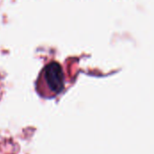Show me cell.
I'll return each instance as SVG.
<instances>
[{"instance_id": "obj_1", "label": "cell", "mask_w": 154, "mask_h": 154, "mask_svg": "<svg viewBox=\"0 0 154 154\" xmlns=\"http://www.w3.org/2000/svg\"><path fill=\"white\" fill-rule=\"evenodd\" d=\"M65 77L61 65L57 61L48 63L41 71L38 87L42 96L52 97L60 93L64 88Z\"/></svg>"}]
</instances>
